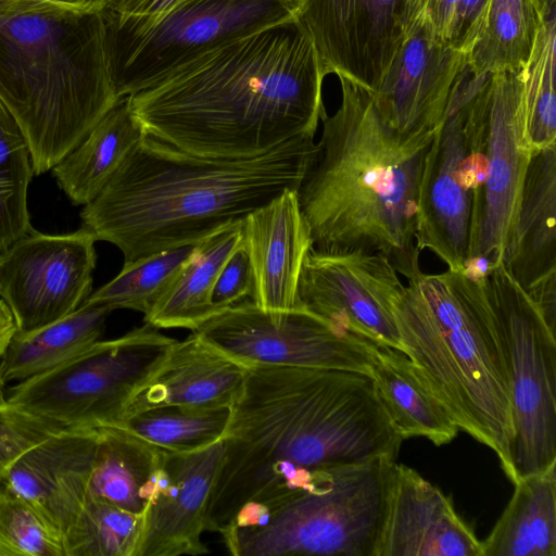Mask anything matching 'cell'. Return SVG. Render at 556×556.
I'll return each mask as SVG.
<instances>
[{
  "label": "cell",
  "instance_id": "603a6c76",
  "mask_svg": "<svg viewBox=\"0 0 556 556\" xmlns=\"http://www.w3.org/2000/svg\"><path fill=\"white\" fill-rule=\"evenodd\" d=\"M556 144L532 153L503 266L527 293L556 280Z\"/></svg>",
  "mask_w": 556,
  "mask_h": 556
},
{
  "label": "cell",
  "instance_id": "4fadbf2b",
  "mask_svg": "<svg viewBox=\"0 0 556 556\" xmlns=\"http://www.w3.org/2000/svg\"><path fill=\"white\" fill-rule=\"evenodd\" d=\"M404 290L400 274L380 252L312 248L301 268L298 301L343 331L404 353L395 320Z\"/></svg>",
  "mask_w": 556,
  "mask_h": 556
},
{
  "label": "cell",
  "instance_id": "6da1fadb",
  "mask_svg": "<svg viewBox=\"0 0 556 556\" xmlns=\"http://www.w3.org/2000/svg\"><path fill=\"white\" fill-rule=\"evenodd\" d=\"M207 510L218 532L248 503L276 506L333 469L396 459L402 442L369 374L247 366Z\"/></svg>",
  "mask_w": 556,
  "mask_h": 556
},
{
  "label": "cell",
  "instance_id": "d590c367",
  "mask_svg": "<svg viewBox=\"0 0 556 556\" xmlns=\"http://www.w3.org/2000/svg\"><path fill=\"white\" fill-rule=\"evenodd\" d=\"M0 556H66L58 529L4 482L0 484Z\"/></svg>",
  "mask_w": 556,
  "mask_h": 556
},
{
  "label": "cell",
  "instance_id": "7402d4cb",
  "mask_svg": "<svg viewBox=\"0 0 556 556\" xmlns=\"http://www.w3.org/2000/svg\"><path fill=\"white\" fill-rule=\"evenodd\" d=\"M245 371V365L192 332L169 346L130 396L122 420L157 406L232 407L241 394Z\"/></svg>",
  "mask_w": 556,
  "mask_h": 556
},
{
  "label": "cell",
  "instance_id": "2e32d148",
  "mask_svg": "<svg viewBox=\"0 0 556 556\" xmlns=\"http://www.w3.org/2000/svg\"><path fill=\"white\" fill-rule=\"evenodd\" d=\"M324 68L375 92L405 38L404 0H295Z\"/></svg>",
  "mask_w": 556,
  "mask_h": 556
},
{
  "label": "cell",
  "instance_id": "484cf974",
  "mask_svg": "<svg viewBox=\"0 0 556 556\" xmlns=\"http://www.w3.org/2000/svg\"><path fill=\"white\" fill-rule=\"evenodd\" d=\"M89 493L136 515H143L156 486L165 451L125 428H97Z\"/></svg>",
  "mask_w": 556,
  "mask_h": 556
},
{
  "label": "cell",
  "instance_id": "3957f363",
  "mask_svg": "<svg viewBox=\"0 0 556 556\" xmlns=\"http://www.w3.org/2000/svg\"><path fill=\"white\" fill-rule=\"evenodd\" d=\"M314 138L300 136L253 157L215 159L146 135L84 205L81 226L118 248L124 264L197 244L298 190L317 152Z\"/></svg>",
  "mask_w": 556,
  "mask_h": 556
},
{
  "label": "cell",
  "instance_id": "7c38bea8",
  "mask_svg": "<svg viewBox=\"0 0 556 556\" xmlns=\"http://www.w3.org/2000/svg\"><path fill=\"white\" fill-rule=\"evenodd\" d=\"M195 332L249 366L344 369L370 372L375 343L343 331L303 307L265 311L252 301L224 309Z\"/></svg>",
  "mask_w": 556,
  "mask_h": 556
},
{
  "label": "cell",
  "instance_id": "83f0119b",
  "mask_svg": "<svg viewBox=\"0 0 556 556\" xmlns=\"http://www.w3.org/2000/svg\"><path fill=\"white\" fill-rule=\"evenodd\" d=\"M482 556H556V464L520 478Z\"/></svg>",
  "mask_w": 556,
  "mask_h": 556
},
{
  "label": "cell",
  "instance_id": "f546056e",
  "mask_svg": "<svg viewBox=\"0 0 556 556\" xmlns=\"http://www.w3.org/2000/svg\"><path fill=\"white\" fill-rule=\"evenodd\" d=\"M541 25L540 0H489L481 34L467 64L472 73L520 72Z\"/></svg>",
  "mask_w": 556,
  "mask_h": 556
},
{
  "label": "cell",
  "instance_id": "7a4b0ae2",
  "mask_svg": "<svg viewBox=\"0 0 556 556\" xmlns=\"http://www.w3.org/2000/svg\"><path fill=\"white\" fill-rule=\"evenodd\" d=\"M326 76L295 16L219 43L128 98L147 135L194 155L245 159L315 136Z\"/></svg>",
  "mask_w": 556,
  "mask_h": 556
},
{
  "label": "cell",
  "instance_id": "74e56055",
  "mask_svg": "<svg viewBox=\"0 0 556 556\" xmlns=\"http://www.w3.org/2000/svg\"><path fill=\"white\" fill-rule=\"evenodd\" d=\"M253 291V273L243 242L232 252L215 282L212 303L217 313L227 309Z\"/></svg>",
  "mask_w": 556,
  "mask_h": 556
},
{
  "label": "cell",
  "instance_id": "5b68a950",
  "mask_svg": "<svg viewBox=\"0 0 556 556\" xmlns=\"http://www.w3.org/2000/svg\"><path fill=\"white\" fill-rule=\"evenodd\" d=\"M0 99L34 175L74 149L118 101L102 12L53 0H0Z\"/></svg>",
  "mask_w": 556,
  "mask_h": 556
},
{
  "label": "cell",
  "instance_id": "1f68e13d",
  "mask_svg": "<svg viewBox=\"0 0 556 556\" xmlns=\"http://www.w3.org/2000/svg\"><path fill=\"white\" fill-rule=\"evenodd\" d=\"M541 25L521 71L527 134L533 150L556 144V0H540Z\"/></svg>",
  "mask_w": 556,
  "mask_h": 556
},
{
  "label": "cell",
  "instance_id": "5bb4252c",
  "mask_svg": "<svg viewBox=\"0 0 556 556\" xmlns=\"http://www.w3.org/2000/svg\"><path fill=\"white\" fill-rule=\"evenodd\" d=\"M94 235H48L33 227L0 253V298L16 331L28 332L76 311L90 295L97 252Z\"/></svg>",
  "mask_w": 556,
  "mask_h": 556
},
{
  "label": "cell",
  "instance_id": "30bf717a",
  "mask_svg": "<svg viewBox=\"0 0 556 556\" xmlns=\"http://www.w3.org/2000/svg\"><path fill=\"white\" fill-rule=\"evenodd\" d=\"M174 342L146 323L119 338L99 340L58 367L17 382L5 399L65 429L117 425L135 390Z\"/></svg>",
  "mask_w": 556,
  "mask_h": 556
},
{
  "label": "cell",
  "instance_id": "4dcf8cb0",
  "mask_svg": "<svg viewBox=\"0 0 556 556\" xmlns=\"http://www.w3.org/2000/svg\"><path fill=\"white\" fill-rule=\"evenodd\" d=\"M231 407L157 406L127 416L117 425L168 453H190L224 438Z\"/></svg>",
  "mask_w": 556,
  "mask_h": 556
},
{
  "label": "cell",
  "instance_id": "ab89813d",
  "mask_svg": "<svg viewBox=\"0 0 556 556\" xmlns=\"http://www.w3.org/2000/svg\"><path fill=\"white\" fill-rule=\"evenodd\" d=\"M431 0H404L403 30L408 35L429 15Z\"/></svg>",
  "mask_w": 556,
  "mask_h": 556
},
{
  "label": "cell",
  "instance_id": "ac0fdd59",
  "mask_svg": "<svg viewBox=\"0 0 556 556\" xmlns=\"http://www.w3.org/2000/svg\"><path fill=\"white\" fill-rule=\"evenodd\" d=\"M467 59L440 41L426 17L405 36L388 73L371 92L379 114L403 135L435 131Z\"/></svg>",
  "mask_w": 556,
  "mask_h": 556
},
{
  "label": "cell",
  "instance_id": "ba28073f",
  "mask_svg": "<svg viewBox=\"0 0 556 556\" xmlns=\"http://www.w3.org/2000/svg\"><path fill=\"white\" fill-rule=\"evenodd\" d=\"M465 101L473 166L468 260L480 275L503 264L520 193L534 152L527 134L522 73L478 77Z\"/></svg>",
  "mask_w": 556,
  "mask_h": 556
},
{
  "label": "cell",
  "instance_id": "836d02e7",
  "mask_svg": "<svg viewBox=\"0 0 556 556\" xmlns=\"http://www.w3.org/2000/svg\"><path fill=\"white\" fill-rule=\"evenodd\" d=\"M33 176L26 139L0 99V253L31 228L27 192Z\"/></svg>",
  "mask_w": 556,
  "mask_h": 556
},
{
  "label": "cell",
  "instance_id": "60d3db41",
  "mask_svg": "<svg viewBox=\"0 0 556 556\" xmlns=\"http://www.w3.org/2000/svg\"><path fill=\"white\" fill-rule=\"evenodd\" d=\"M15 331L16 325L13 315L5 302L0 298V358Z\"/></svg>",
  "mask_w": 556,
  "mask_h": 556
},
{
  "label": "cell",
  "instance_id": "e0dca14e",
  "mask_svg": "<svg viewBox=\"0 0 556 556\" xmlns=\"http://www.w3.org/2000/svg\"><path fill=\"white\" fill-rule=\"evenodd\" d=\"M374 556H482V543L439 488L393 460Z\"/></svg>",
  "mask_w": 556,
  "mask_h": 556
},
{
  "label": "cell",
  "instance_id": "d6a6232c",
  "mask_svg": "<svg viewBox=\"0 0 556 556\" xmlns=\"http://www.w3.org/2000/svg\"><path fill=\"white\" fill-rule=\"evenodd\" d=\"M197 244L165 250L123 265L109 282L83 304L127 308L147 315L175 281Z\"/></svg>",
  "mask_w": 556,
  "mask_h": 556
},
{
  "label": "cell",
  "instance_id": "9c48e42d",
  "mask_svg": "<svg viewBox=\"0 0 556 556\" xmlns=\"http://www.w3.org/2000/svg\"><path fill=\"white\" fill-rule=\"evenodd\" d=\"M485 294L508 378L513 438L507 478L556 464V336L503 264L476 276Z\"/></svg>",
  "mask_w": 556,
  "mask_h": 556
},
{
  "label": "cell",
  "instance_id": "8992f818",
  "mask_svg": "<svg viewBox=\"0 0 556 556\" xmlns=\"http://www.w3.org/2000/svg\"><path fill=\"white\" fill-rule=\"evenodd\" d=\"M403 346L459 430L509 469L508 378L490 306L476 276L447 269L408 279L395 309Z\"/></svg>",
  "mask_w": 556,
  "mask_h": 556
},
{
  "label": "cell",
  "instance_id": "7bdbcfd3",
  "mask_svg": "<svg viewBox=\"0 0 556 556\" xmlns=\"http://www.w3.org/2000/svg\"><path fill=\"white\" fill-rule=\"evenodd\" d=\"M4 382L0 375V403L5 402Z\"/></svg>",
  "mask_w": 556,
  "mask_h": 556
},
{
  "label": "cell",
  "instance_id": "8fae6325",
  "mask_svg": "<svg viewBox=\"0 0 556 556\" xmlns=\"http://www.w3.org/2000/svg\"><path fill=\"white\" fill-rule=\"evenodd\" d=\"M295 0H186L152 24L103 16L119 98L228 40L295 17Z\"/></svg>",
  "mask_w": 556,
  "mask_h": 556
},
{
  "label": "cell",
  "instance_id": "cb8c5ba5",
  "mask_svg": "<svg viewBox=\"0 0 556 556\" xmlns=\"http://www.w3.org/2000/svg\"><path fill=\"white\" fill-rule=\"evenodd\" d=\"M146 135L131 112L128 96L119 98L86 137L52 167L59 187L73 204H88Z\"/></svg>",
  "mask_w": 556,
  "mask_h": 556
},
{
  "label": "cell",
  "instance_id": "d6986e66",
  "mask_svg": "<svg viewBox=\"0 0 556 556\" xmlns=\"http://www.w3.org/2000/svg\"><path fill=\"white\" fill-rule=\"evenodd\" d=\"M223 454V439L190 453H164L136 556L208 553L201 539Z\"/></svg>",
  "mask_w": 556,
  "mask_h": 556
},
{
  "label": "cell",
  "instance_id": "f35d334b",
  "mask_svg": "<svg viewBox=\"0 0 556 556\" xmlns=\"http://www.w3.org/2000/svg\"><path fill=\"white\" fill-rule=\"evenodd\" d=\"M186 0H106L105 16L137 24H152Z\"/></svg>",
  "mask_w": 556,
  "mask_h": 556
},
{
  "label": "cell",
  "instance_id": "277c9868",
  "mask_svg": "<svg viewBox=\"0 0 556 556\" xmlns=\"http://www.w3.org/2000/svg\"><path fill=\"white\" fill-rule=\"evenodd\" d=\"M338 78L340 105L321 118L315 159L298 189L313 249L377 251L412 279L422 273L417 198L435 131L400 134L381 117L368 89Z\"/></svg>",
  "mask_w": 556,
  "mask_h": 556
},
{
  "label": "cell",
  "instance_id": "9a60e30c",
  "mask_svg": "<svg viewBox=\"0 0 556 556\" xmlns=\"http://www.w3.org/2000/svg\"><path fill=\"white\" fill-rule=\"evenodd\" d=\"M472 189L470 150L455 81L445 117L425 156L416 211L418 249L433 253L452 271L466 269Z\"/></svg>",
  "mask_w": 556,
  "mask_h": 556
},
{
  "label": "cell",
  "instance_id": "4316f807",
  "mask_svg": "<svg viewBox=\"0 0 556 556\" xmlns=\"http://www.w3.org/2000/svg\"><path fill=\"white\" fill-rule=\"evenodd\" d=\"M243 242V219L231 223L197 243L173 285L144 315L157 329L195 330L217 314L212 293L217 277L232 252Z\"/></svg>",
  "mask_w": 556,
  "mask_h": 556
},
{
  "label": "cell",
  "instance_id": "8d00e7d4",
  "mask_svg": "<svg viewBox=\"0 0 556 556\" xmlns=\"http://www.w3.org/2000/svg\"><path fill=\"white\" fill-rule=\"evenodd\" d=\"M64 429L7 400L0 403V477L29 448Z\"/></svg>",
  "mask_w": 556,
  "mask_h": 556
},
{
  "label": "cell",
  "instance_id": "d4e9b609",
  "mask_svg": "<svg viewBox=\"0 0 556 556\" xmlns=\"http://www.w3.org/2000/svg\"><path fill=\"white\" fill-rule=\"evenodd\" d=\"M369 375L403 440L425 438L435 445L450 443L459 428L416 371L406 354L375 345Z\"/></svg>",
  "mask_w": 556,
  "mask_h": 556
},
{
  "label": "cell",
  "instance_id": "b9f144b4",
  "mask_svg": "<svg viewBox=\"0 0 556 556\" xmlns=\"http://www.w3.org/2000/svg\"><path fill=\"white\" fill-rule=\"evenodd\" d=\"M56 2H63L67 4H74L92 11L101 12L104 8L106 0H53Z\"/></svg>",
  "mask_w": 556,
  "mask_h": 556
},
{
  "label": "cell",
  "instance_id": "52a82bcc",
  "mask_svg": "<svg viewBox=\"0 0 556 556\" xmlns=\"http://www.w3.org/2000/svg\"><path fill=\"white\" fill-rule=\"evenodd\" d=\"M392 462L338 467L276 506L248 503L218 533L235 556H374Z\"/></svg>",
  "mask_w": 556,
  "mask_h": 556
},
{
  "label": "cell",
  "instance_id": "44dd1931",
  "mask_svg": "<svg viewBox=\"0 0 556 556\" xmlns=\"http://www.w3.org/2000/svg\"><path fill=\"white\" fill-rule=\"evenodd\" d=\"M243 244L253 273L252 302L265 311L299 307L301 268L313 248L298 190H286L243 219Z\"/></svg>",
  "mask_w": 556,
  "mask_h": 556
},
{
  "label": "cell",
  "instance_id": "e575fe53",
  "mask_svg": "<svg viewBox=\"0 0 556 556\" xmlns=\"http://www.w3.org/2000/svg\"><path fill=\"white\" fill-rule=\"evenodd\" d=\"M143 515H136L89 493L71 531L66 556H136Z\"/></svg>",
  "mask_w": 556,
  "mask_h": 556
},
{
  "label": "cell",
  "instance_id": "f1b7e54d",
  "mask_svg": "<svg viewBox=\"0 0 556 556\" xmlns=\"http://www.w3.org/2000/svg\"><path fill=\"white\" fill-rule=\"evenodd\" d=\"M111 312L105 305L81 304L41 328L15 331L0 358L4 384L45 374L101 340Z\"/></svg>",
  "mask_w": 556,
  "mask_h": 556
},
{
  "label": "cell",
  "instance_id": "ee69618b",
  "mask_svg": "<svg viewBox=\"0 0 556 556\" xmlns=\"http://www.w3.org/2000/svg\"><path fill=\"white\" fill-rule=\"evenodd\" d=\"M2 483H3V480H2V478L0 477V484H2Z\"/></svg>",
  "mask_w": 556,
  "mask_h": 556
},
{
  "label": "cell",
  "instance_id": "ffe728a7",
  "mask_svg": "<svg viewBox=\"0 0 556 556\" xmlns=\"http://www.w3.org/2000/svg\"><path fill=\"white\" fill-rule=\"evenodd\" d=\"M97 441V428L64 429L25 452L2 476L3 482L29 501L63 539L89 495Z\"/></svg>",
  "mask_w": 556,
  "mask_h": 556
}]
</instances>
